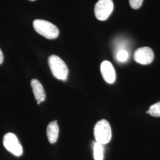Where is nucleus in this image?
<instances>
[{
  "instance_id": "f257e3e1",
  "label": "nucleus",
  "mask_w": 160,
  "mask_h": 160,
  "mask_svg": "<svg viewBox=\"0 0 160 160\" xmlns=\"http://www.w3.org/2000/svg\"><path fill=\"white\" fill-rule=\"evenodd\" d=\"M33 25L36 32L48 39H56L59 34L57 27L46 20L36 19L33 22Z\"/></svg>"
},
{
  "instance_id": "f03ea898",
  "label": "nucleus",
  "mask_w": 160,
  "mask_h": 160,
  "mask_svg": "<svg viewBox=\"0 0 160 160\" xmlns=\"http://www.w3.org/2000/svg\"><path fill=\"white\" fill-rule=\"evenodd\" d=\"M49 65L53 76L58 80L65 81L68 75V69L61 58L57 55H51L48 59Z\"/></svg>"
},
{
  "instance_id": "7ed1b4c3",
  "label": "nucleus",
  "mask_w": 160,
  "mask_h": 160,
  "mask_svg": "<svg viewBox=\"0 0 160 160\" xmlns=\"http://www.w3.org/2000/svg\"><path fill=\"white\" fill-rule=\"evenodd\" d=\"M94 135L97 142L102 145L109 143L112 139V129L109 122L105 119L98 121L94 126Z\"/></svg>"
},
{
  "instance_id": "20e7f679",
  "label": "nucleus",
  "mask_w": 160,
  "mask_h": 160,
  "mask_svg": "<svg viewBox=\"0 0 160 160\" xmlns=\"http://www.w3.org/2000/svg\"><path fill=\"white\" fill-rule=\"evenodd\" d=\"M114 4L112 0H99L94 7L95 16L98 20H107L113 11Z\"/></svg>"
},
{
  "instance_id": "39448f33",
  "label": "nucleus",
  "mask_w": 160,
  "mask_h": 160,
  "mask_svg": "<svg viewBox=\"0 0 160 160\" xmlns=\"http://www.w3.org/2000/svg\"><path fill=\"white\" fill-rule=\"evenodd\" d=\"M3 144L6 149L15 156L20 157L23 154V147L14 133H6L3 138Z\"/></svg>"
},
{
  "instance_id": "423d86ee",
  "label": "nucleus",
  "mask_w": 160,
  "mask_h": 160,
  "mask_svg": "<svg viewBox=\"0 0 160 160\" xmlns=\"http://www.w3.org/2000/svg\"><path fill=\"white\" fill-rule=\"evenodd\" d=\"M133 58L138 63L148 65L151 63L154 58V53L152 49L149 47H142L135 51Z\"/></svg>"
},
{
  "instance_id": "0eeeda50",
  "label": "nucleus",
  "mask_w": 160,
  "mask_h": 160,
  "mask_svg": "<svg viewBox=\"0 0 160 160\" xmlns=\"http://www.w3.org/2000/svg\"><path fill=\"white\" fill-rule=\"evenodd\" d=\"M101 73L103 79L109 84L114 83L116 80V72L114 67L111 62L108 61H104L100 66Z\"/></svg>"
},
{
  "instance_id": "6e6552de",
  "label": "nucleus",
  "mask_w": 160,
  "mask_h": 160,
  "mask_svg": "<svg viewBox=\"0 0 160 160\" xmlns=\"http://www.w3.org/2000/svg\"><path fill=\"white\" fill-rule=\"evenodd\" d=\"M30 84L33 89L34 97L38 102V104H39L41 102H43L45 100L46 94L45 90L40 81L36 79L32 80Z\"/></svg>"
},
{
  "instance_id": "1a4fd4ad",
  "label": "nucleus",
  "mask_w": 160,
  "mask_h": 160,
  "mask_svg": "<svg viewBox=\"0 0 160 160\" xmlns=\"http://www.w3.org/2000/svg\"><path fill=\"white\" fill-rule=\"evenodd\" d=\"M59 131V129L57 120L53 121L49 123L47 127L46 133L50 143H55L57 141Z\"/></svg>"
},
{
  "instance_id": "9d476101",
  "label": "nucleus",
  "mask_w": 160,
  "mask_h": 160,
  "mask_svg": "<svg viewBox=\"0 0 160 160\" xmlns=\"http://www.w3.org/2000/svg\"><path fill=\"white\" fill-rule=\"evenodd\" d=\"M103 145L98 142H95L93 147L94 158L95 160H103Z\"/></svg>"
},
{
  "instance_id": "9b49d317",
  "label": "nucleus",
  "mask_w": 160,
  "mask_h": 160,
  "mask_svg": "<svg viewBox=\"0 0 160 160\" xmlns=\"http://www.w3.org/2000/svg\"><path fill=\"white\" fill-rule=\"evenodd\" d=\"M149 114L154 117H160V102L150 106L148 110Z\"/></svg>"
},
{
  "instance_id": "f8f14e48",
  "label": "nucleus",
  "mask_w": 160,
  "mask_h": 160,
  "mask_svg": "<svg viewBox=\"0 0 160 160\" xmlns=\"http://www.w3.org/2000/svg\"><path fill=\"white\" fill-rule=\"evenodd\" d=\"M129 53L125 49H121L118 52L116 55V58L118 61L120 62H125L128 59Z\"/></svg>"
},
{
  "instance_id": "ddd939ff",
  "label": "nucleus",
  "mask_w": 160,
  "mask_h": 160,
  "mask_svg": "<svg viewBox=\"0 0 160 160\" xmlns=\"http://www.w3.org/2000/svg\"><path fill=\"white\" fill-rule=\"evenodd\" d=\"M143 0H129L130 6L133 9H138L142 6Z\"/></svg>"
},
{
  "instance_id": "4468645a",
  "label": "nucleus",
  "mask_w": 160,
  "mask_h": 160,
  "mask_svg": "<svg viewBox=\"0 0 160 160\" xmlns=\"http://www.w3.org/2000/svg\"><path fill=\"white\" fill-rule=\"evenodd\" d=\"M4 61V55L2 53V52L0 49V65Z\"/></svg>"
},
{
  "instance_id": "2eb2a0df",
  "label": "nucleus",
  "mask_w": 160,
  "mask_h": 160,
  "mask_svg": "<svg viewBox=\"0 0 160 160\" xmlns=\"http://www.w3.org/2000/svg\"><path fill=\"white\" fill-rule=\"evenodd\" d=\"M30 1H34L35 0H30Z\"/></svg>"
}]
</instances>
